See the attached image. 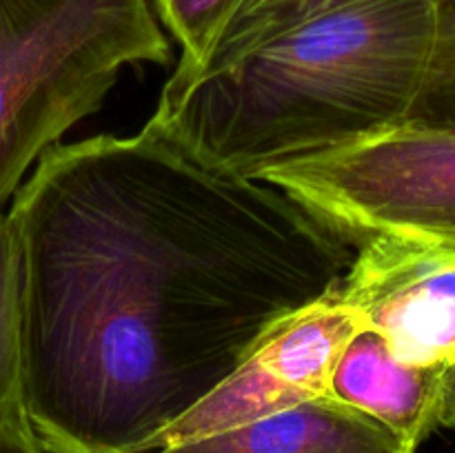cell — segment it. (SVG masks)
Returning a JSON list of instances; mask_svg holds the SVG:
<instances>
[{"label": "cell", "instance_id": "obj_1", "mask_svg": "<svg viewBox=\"0 0 455 453\" xmlns=\"http://www.w3.org/2000/svg\"><path fill=\"white\" fill-rule=\"evenodd\" d=\"M7 213L44 453H158L354 258L278 187L204 167L149 124L52 147Z\"/></svg>", "mask_w": 455, "mask_h": 453}, {"label": "cell", "instance_id": "obj_2", "mask_svg": "<svg viewBox=\"0 0 455 453\" xmlns=\"http://www.w3.org/2000/svg\"><path fill=\"white\" fill-rule=\"evenodd\" d=\"M438 0H360L225 69L169 78L149 127L222 173L258 178L398 127L420 89Z\"/></svg>", "mask_w": 455, "mask_h": 453}, {"label": "cell", "instance_id": "obj_3", "mask_svg": "<svg viewBox=\"0 0 455 453\" xmlns=\"http://www.w3.org/2000/svg\"><path fill=\"white\" fill-rule=\"evenodd\" d=\"M167 60L149 0H0V211L124 67Z\"/></svg>", "mask_w": 455, "mask_h": 453}, {"label": "cell", "instance_id": "obj_4", "mask_svg": "<svg viewBox=\"0 0 455 453\" xmlns=\"http://www.w3.org/2000/svg\"><path fill=\"white\" fill-rule=\"evenodd\" d=\"M256 180L284 191L354 251L394 231L455 244V133L398 124Z\"/></svg>", "mask_w": 455, "mask_h": 453}, {"label": "cell", "instance_id": "obj_5", "mask_svg": "<svg viewBox=\"0 0 455 453\" xmlns=\"http://www.w3.org/2000/svg\"><path fill=\"white\" fill-rule=\"evenodd\" d=\"M336 296L391 354L422 369L455 367V244L422 234H380L354 251Z\"/></svg>", "mask_w": 455, "mask_h": 453}, {"label": "cell", "instance_id": "obj_6", "mask_svg": "<svg viewBox=\"0 0 455 453\" xmlns=\"http://www.w3.org/2000/svg\"><path fill=\"white\" fill-rule=\"evenodd\" d=\"M363 322L333 289L267 333L203 402L164 433L160 449L247 425L329 395L333 364Z\"/></svg>", "mask_w": 455, "mask_h": 453}, {"label": "cell", "instance_id": "obj_7", "mask_svg": "<svg viewBox=\"0 0 455 453\" xmlns=\"http://www.w3.org/2000/svg\"><path fill=\"white\" fill-rule=\"evenodd\" d=\"M158 453H416L376 417L324 395Z\"/></svg>", "mask_w": 455, "mask_h": 453}, {"label": "cell", "instance_id": "obj_8", "mask_svg": "<svg viewBox=\"0 0 455 453\" xmlns=\"http://www.w3.org/2000/svg\"><path fill=\"white\" fill-rule=\"evenodd\" d=\"M447 371L404 364L391 354L380 333L363 327L338 355L329 395L420 447L438 426Z\"/></svg>", "mask_w": 455, "mask_h": 453}, {"label": "cell", "instance_id": "obj_9", "mask_svg": "<svg viewBox=\"0 0 455 453\" xmlns=\"http://www.w3.org/2000/svg\"><path fill=\"white\" fill-rule=\"evenodd\" d=\"M354 3H360V0H243L225 29L220 31L203 65L187 74L173 71L172 78L187 80L225 69L240 58L260 49L262 44L300 27L302 22H309Z\"/></svg>", "mask_w": 455, "mask_h": 453}, {"label": "cell", "instance_id": "obj_10", "mask_svg": "<svg viewBox=\"0 0 455 453\" xmlns=\"http://www.w3.org/2000/svg\"><path fill=\"white\" fill-rule=\"evenodd\" d=\"M22 402L20 249L9 213L0 211V416Z\"/></svg>", "mask_w": 455, "mask_h": 453}, {"label": "cell", "instance_id": "obj_11", "mask_svg": "<svg viewBox=\"0 0 455 453\" xmlns=\"http://www.w3.org/2000/svg\"><path fill=\"white\" fill-rule=\"evenodd\" d=\"M404 124L455 133V0L438 3L434 47Z\"/></svg>", "mask_w": 455, "mask_h": 453}, {"label": "cell", "instance_id": "obj_12", "mask_svg": "<svg viewBox=\"0 0 455 453\" xmlns=\"http://www.w3.org/2000/svg\"><path fill=\"white\" fill-rule=\"evenodd\" d=\"M160 25L182 53L176 74L198 69L243 0H149Z\"/></svg>", "mask_w": 455, "mask_h": 453}, {"label": "cell", "instance_id": "obj_13", "mask_svg": "<svg viewBox=\"0 0 455 453\" xmlns=\"http://www.w3.org/2000/svg\"><path fill=\"white\" fill-rule=\"evenodd\" d=\"M0 453H44L31 429L25 402H16L0 416Z\"/></svg>", "mask_w": 455, "mask_h": 453}, {"label": "cell", "instance_id": "obj_14", "mask_svg": "<svg viewBox=\"0 0 455 453\" xmlns=\"http://www.w3.org/2000/svg\"><path fill=\"white\" fill-rule=\"evenodd\" d=\"M438 426H447L455 431V367H451L444 376L443 398H440Z\"/></svg>", "mask_w": 455, "mask_h": 453}]
</instances>
